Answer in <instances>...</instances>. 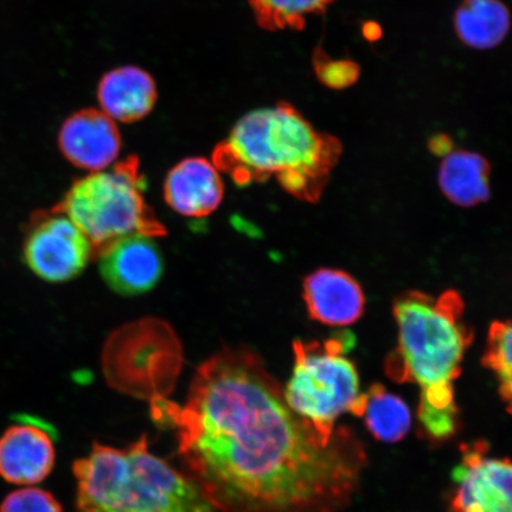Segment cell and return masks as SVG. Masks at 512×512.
<instances>
[{
	"label": "cell",
	"instance_id": "cell-1",
	"mask_svg": "<svg viewBox=\"0 0 512 512\" xmlns=\"http://www.w3.org/2000/svg\"><path fill=\"white\" fill-rule=\"evenodd\" d=\"M151 408L175 431L187 476L216 511L336 512L360 477L361 447L342 431L324 444L245 347L202 363L183 405L156 394Z\"/></svg>",
	"mask_w": 512,
	"mask_h": 512
},
{
	"label": "cell",
	"instance_id": "cell-2",
	"mask_svg": "<svg viewBox=\"0 0 512 512\" xmlns=\"http://www.w3.org/2000/svg\"><path fill=\"white\" fill-rule=\"evenodd\" d=\"M341 153L338 139L283 104L242 117L217 145L213 162L240 187L275 178L288 194L316 202Z\"/></svg>",
	"mask_w": 512,
	"mask_h": 512
},
{
	"label": "cell",
	"instance_id": "cell-3",
	"mask_svg": "<svg viewBox=\"0 0 512 512\" xmlns=\"http://www.w3.org/2000/svg\"><path fill=\"white\" fill-rule=\"evenodd\" d=\"M394 316L399 339L387 374L396 382L418 384L422 425L432 437H451L458 419L453 381L472 341L463 299L454 291L438 298L411 292L396 300Z\"/></svg>",
	"mask_w": 512,
	"mask_h": 512
},
{
	"label": "cell",
	"instance_id": "cell-4",
	"mask_svg": "<svg viewBox=\"0 0 512 512\" xmlns=\"http://www.w3.org/2000/svg\"><path fill=\"white\" fill-rule=\"evenodd\" d=\"M73 475L75 512H216L194 480L149 451L146 435L125 448L95 441Z\"/></svg>",
	"mask_w": 512,
	"mask_h": 512
},
{
	"label": "cell",
	"instance_id": "cell-5",
	"mask_svg": "<svg viewBox=\"0 0 512 512\" xmlns=\"http://www.w3.org/2000/svg\"><path fill=\"white\" fill-rule=\"evenodd\" d=\"M146 179L139 160L131 156L110 168L78 179L57 209L66 214L98 255L127 236L166 234L162 222L144 196Z\"/></svg>",
	"mask_w": 512,
	"mask_h": 512
},
{
	"label": "cell",
	"instance_id": "cell-6",
	"mask_svg": "<svg viewBox=\"0 0 512 512\" xmlns=\"http://www.w3.org/2000/svg\"><path fill=\"white\" fill-rule=\"evenodd\" d=\"M350 336L320 342H294V367L284 389L292 411L309 421L328 445L335 438V422L351 412L360 398V379L354 363L345 352Z\"/></svg>",
	"mask_w": 512,
	"mask_h": 512
},
{
	"label": "cell",
	"instance_id": "cell-7",
	"mask_svg": "<svg viewBox=\"0 0 512 512\" xmlns=\"http://www.w3.org/2000/svg\"><path fill=\"white\" fill-rule=\"evenodd\" d=\"M94 256L82 230L59 209L32 217L23 242L25 264L36 277L51 284L80 275Z\"/></svg>",
	"mask_w": 512,
	"mask_h": 512
},
{
	"label": "cell",
	"instance_id": "cell-8",
	"mask_svg": "<svg viewBox=\"0 0 512 512\" xmlns=\"http://www.w3.org/2000/svg\"><path fill=\"white\" fill-rule=\"evenodd\" d=\"M55 441L48 422L19 415L0 435V478L19 486L44 482L55 467Z\"/></svg>",
	"mask_w": 512,
	"mask_h": 512
},
{
	"label": "cell",
	"instance_id": "cell-9",
	"mask_svg": "<svg viewBox=\"0 0 512 512\" xmlns=\"http://www.w3.org/2000/svg\"><path fill=\"white\" fill-rule=\"evenodd\" d=\"M484 448L466 447L453 471L454 512H512V462L488 458Z\"/></svg>",
	"mask_w": 512,
	"mask_h": 512
},
{
	"label": "cell",
	"instance_id": "cell-10",
	"mask_svg": "<svg viewBox=\"0 0 512 512\" xmlns=\"http://www.w3.org/2000/svg\"><path fill=\"white\" fill-rule=\"evenodd\" d=\"M96 256L105 283L123 296L149 292L162 279L164 260L152 236H127Z\"/></svg>",
	"mask_w": 512,
	"mask_h": 512
},
{
	"label": "cell",
	"instance_id": "cell-11",
	"mask_svg": "<svg viewBox=\"0 0 512 512\" xmlns=\"http://www.w3.org/2000/svg\"><path fill=\"white\" fill-rule=\"evenodd\" d=\"M59 149L76 168L102 171L110 168L119 157L120 132L106 113L87 108L64 121L59 132Z\"/></svg>",
	"mask_w": 512,
	"mask_h": 512
},
{
	"label": "cell",
	"instance_id": "cell-12",
	"mask_svg": "<svg viewBox=\"0 0 512 512\" xmlns=\"http://www.w3.org/2000/svg\"><path fill=\"white\" fill-rule=\"evenodd\" d=\"M223 194L220 170L206 158L184 159L165 178L166 203L185 217L201 219L213 214L220 207Z\"/></svg>",
	"mask_w": 512,
	"mask_h": 512
},
{
	"label": "cell",
	"instance_id": "cell-13",
	"mask_svg": "<svg viewBox=\"0 0 512 512\" xmlns=\"http://www.w3.org/2000/svg\"><path fill=\"white\" fill-rule=\"evenodd\" d=\"M304 300L312 319L330 326H347L361 318L364 294L348 273L322 268L304 281Z\"/></svg>",
	"mask_w": 512,
	"mask_h": 512
},
{
	"label": "cell",
	"instance_id": "cell-14",
	"mask_svg": "<svg viewBox=\"0 0 512 512\" xmlns=\"http://www.w3.org/2000/svg\"><path fill=\"white\" fill-rule=\"evenodd\" d=\"M101 111L114 121L133 123L146 117L157 100L156 83L138 67H120L107 73L99 83Z\"/></svg>",
	"mask_w": 512,
	"mask_h": 512
},
{
	"label": "cell",
	"instance_id": "cell-15",
	"mask_svg": "<svg viewBox=\"0 0 512 512\" xmlns=\"http://www.w3.org/2000/svg\"><path fill=\"white\" fill-rule=\"evenodd\" d=\"M490 165L478 153L452 150L444 156L439 184L448 200L460 207H473L488 200Z\"/></svg>",
	"mask_w": 512,
	"mask_h": 512
},
{
	"label": "cell",
	"instance_id": "cell-16",
	"mask_svg": "<svg viewBox=\"0 0 512 512\" xmlns=\"http://www.w3.org/2000/svg\"><path fill=\"white\" fill-rule=\"evenodd\" d=\"M511 18L501 0H464L454 15V29L465 46L486 50L501 44Z\"/></svg>",
	"mask_w": 512,
	"mask_h": 512
},
{
	"label": "cell",
	"instance_id": "cell-17",
	"mask_svg": "<svg viewBox=\"0 0 512 512\" xmlns=\"http://www.w3.org/2000/svg\"><path fill=\"white\" fill-rule=\"evenodd\" d=\"M350 413L363 418L370 433L384 443H398L412 424L406 403L388 393L382 384H375L368 393L361 394Z\"/></svg>",
	"mask_w": 512,
	"mask_h": 512
},
{
	"label": "cell",
	"instance_id": "cell-18",
	"mask_svg": "<svg viewBox=\"0 0 512 512\" xmlns=\"http://www.w3.org/2000/svg\"><path fill=\"white\" fill-rule=\"evenodd\" d=\"M256 21L268 30L302 29L306 19L322 14L334 0H249Z\"/></svg>",
	"mask_w": 512,
	"mask_h": 512
},
{
	"label": "cell",
	"instance_id": "cell-19",
	"mask_svg": "<svg viewBox=\"0 0 512 512\" xmlns=\"http://www.w3.org/2000/svg\"><path fill=\"white\" fill-rule=\"evenodd\" d=\"M483 364L494 371L499 393L512 414V322L492 324Z\"/></svg>",
	"mask_w": 512,
	"mask_h": 512
},
{
	"label": "cell",
	"instance_id": "cell-20",
	"mask_svg": "<svg viewBox=\"0 0 512 512\" xmlns=\"http://www.w3.org/2000/svg\"><path fill=\"white\" fill-rule=\"evenodd\" d=\"M0 512H64L59 499L51 492L23 486L10 492L0 503Z\"/></svg>",
	"mask_w": 512,
	"mask_h": 512
},
{
	"label": "cell",
	"instance_id": "cell-21",
	"mask_svg": "<svg viewBox=\"0 0 512 512\" xmlns=\"http://www.w3.org/2000/svg\"><path fill=\"white\" fill-rule=\"evenodd\" d=\"M317 72L325 85L343 88L352 85L357 80L360 68L349 61H322V63L317 64Z\"/></svg>",
	"mask_w": 512,
	"mask_h": 512
}]
</instances>
